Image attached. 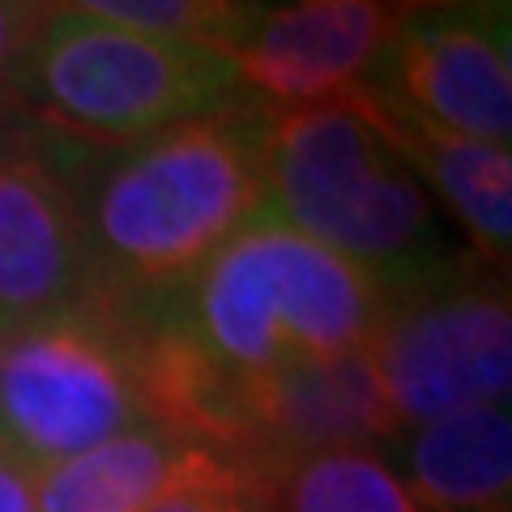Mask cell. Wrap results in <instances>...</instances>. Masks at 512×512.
<instances>
[{
  "mask_svg": "<svg viewBox=\"0 0 512 512\" xmlns=\"http://www.w3.org/2000/svg\"><path fill=\"white\" fill-rule=\"evenodd\" d=\"M35 474L39 470L0 448V512H35Z\"/></svg>",
  "mask_w": 512,
  "mask_h": 512,
  "instance_id": "18",
  "label": "cell"
},
{
  "mask_svg": "<svg viewBox=\"0 0 512 512\" xmlns=\"http://www.w3.org/2000/svg\"><path fill=\"white\" fill-rule=\"evenodd\" d=\"M94 295L73 180L30 146H0V329L64 316Z\"/></svg>",
  "mask_w": 512,
  "mask_h": 512,
  "instance_id": "9",
  "label": "cell"
},
{
  "mask_svg": "<svg viewBox=\"0 0 512 512\" xmlns=\"http://www.w3.org/2000/svg\"><path fill=\"white\" fill-rule=\"evenodd\" d=\"M256 244L286 355L367 350L384 312V286L367 269L269 218H256Z\"/></svg>",
  "mask_w": 512,
  "mask_h": 512,
  "instance_id": "11",
  "label": "cell"
},
{
  "mask_svg": "<svg viewBox=\"0 0 512 512\" xmlns=\"http://www.w3.org/2000/svg\"><path fill=\"white\" fill-rule=\"evenodd\" d=\"M47 0H0V116L13 107V82Z\"/></svg>",
  "mask_w": 512,
  "mask_h": 512,
  "instance_id": "17",
  "label": "cell"
},
{
  "mask_svg": "<svg viewBox=\"0 0 512 512\" xmlns=\"http://www.w3.org/2000/svg\"><path fill=\"white\" fill-rule=\"evenodd\" d=\"M0 333H5V329H0Z\"/></svg>",
  "mask_w": 512,
  "mask_h": 512,
  "instance_id": "20",
  "label": "cell"
},
{
  "mask_svg": "<svg viewBox=\"0 0 512 512\" xmlns=\"http://www.w3.org/2000/svg\"><path fill=\"white\" fill-rule=\"evenodd\" d=\"M192 448L154 427L120 431L69 461L35 474V512H146L163 495Z\"/></svg>",
  "mask_w": 512,
  "mask_h": 512,
  "instance_id": "13",
  "label": "cell"
},
{
  "mask_svg": "<svg viewBox=\"0 0 512 512\" xmlns=\"http://www.w3.org/2000/svg\"><path fill=\"white\" fill-rule=\"evenodd\" d=\"M367 269L384 291L453 269L423 180L376 133L359 90L265 111V214Z\"/></svg>",
  "mask_w": 512,
  "mask_h": 512,
  "instance_id": "2",
  "label": "cell"
},
{
  "mask_svg": "<svg viewBox=\"0 0 512 512\" xmlns=\"http://www.w3.org/2000/svg\"><path fill=\"white\" fill-rule=\"evenodd\" d=\"M52 5L107 26L137 30V35L205 43L218 47L222 56L248 35L261 13L256 0H52Z\"/></svg>",
  "mask_w": 512,
  "mask_h": 512,
  "instance_id": "15",
  "label": "cell"
},
{
  "mask_svg": "<svg viewBox=\"0 0 512 512\" xmlns=\"http://www.w3.org/2000/svg\"><path fill=\"white\" fill-rule=\"evenodd\" d=\"M359 103L376 133L402 154V163L427 180L466 227L483 265H508L512 244V154L508 146L448 133L419 111L397 103L384 86H359Z\"/></svg>",
  "mask_w": 512,
  "mask_h": 512,
  "instance_id": "10",
  "label": "cell"
},
{
  "mask_svg": "<svg viewBox=\"0 0 512 512\" xmlns=\"http://www.w3.org/2000/svg\"><path fill=\"white\" fill-rule=\"evenodd\" d=\"M397 103L448 133L508 146L512 60L508 13L423 9L397 26L376 77Z\"/></svg>",
  "mask_w": 512,
  "mask_h": 512,
  "instance_id": "8",
  "label": "cell"
},
{
  "mask_svg": "<svg viewBox=\"0 0 512 512\" xmlns=\"http://www.w3.org/2000/svg\"><path fill=\"white\" fill-rule=\"evenodd\" d=\"M235 423V470L325 448H372L406 427L367 350L291 355L256 376H239Z\"/></svg>",
  "mask_w": 512,
  "mask_h": 512,
  "instance_id": "7",
  "label": "cell"
},
{
  "mask_svg": "<svg viewBox=\"0 0 512 512\" xmlns=\"http://www.w3.org/2000/svg\"><path fill=\"white\" fill-rule=\"evenodd\" d=\"M86 150H133L167 128L252 103L218 47L137 35L47 0L13 82V107Z\"/></svg>",
  "mask_w": 512,
  "mask_h": 512,
  "instance_id": "3",
  "label": "cell"
},
{
  "mask_svg": "<svg viewBox=\"0 0 512 512\" xmlns=\"http://www.w3.org/2000/svg\"><path fill=\"white\" fill-rule=\"evenodd\" d=\"M406 18V0H278L227 60L256 107H308L372 86Z\"/></svg>",
  "mask_w": 512,
  "mask_h": 512,
  "instance_id": "6",
  "label": "cell"
},
{
  "mask_svg": "<svg viewBox=\"0 0 512 512\" xmlns=\"http://www.w3.org/2000/svg\"><path fill=\"white\" fill-rule=\"evenodd\" d=\"M410 13L423 9H474V13H508V0H406Z\"/></svg>",
  "mask_w": 512,
  "mask_h": 512,
  "instance_id": "19",
  "label": "cell"
},
{
  "mask_svg": "<svg viewBox=\"0 0 512 512\" xmlns=\"http://www.w3.org/2000/svg\"><path fill=\"white\" fill-rule=\"evenodd\" d=\"M406 483L431 512H512V423L504 406H466L419 427Z\"/></svg>",
  "mask_w": 512,
  "mask_h": 512,
  "instance_id": "12",
  "label": "cell"
},
{
  "mask_svg": "<svg viewBox=\"0 0 512 512\" xmlns=\"http://www.w3.org/2000/svg\"><path fill=\"white\" fill-rule=\"evenodd\" d=\"M252 512H431L376 448H325L239 470Z\"/></svg>",
  "mask_w": 512,
  "mask_h": 512,
  "instance_id": "14",
  "label": "cell"
},
{
  "mask_svg": "<svg viewBox=\"0 0 512 512\" xmlns=\"http://www.w3.org/2000/svg\"><path fill=\"white\" fill-rule=\"evenodd\" d=\"M73 201L94 295H180L265 214V107H227L120 150L73 188Z\"/></svg>",
  "mask_w": 512,
  "mask_h": 512,
  "instance_id": "1",
  "label": "cell"
},
{
  "mask_svg": "<svg viewBox=\"0 0 512 512\" xmlns=\"http://www.w3.org/2000/svg\"><path fill=\"white\" fill-rule=\"evenodd\" d=\"M402 423H431L466 406H495L512 384V316L504 282L444 269L419 286L384 291L367 342Z\"/></svg>",
  "mask_w": 512,
  "mask_h": 512,
  "instance_id": "5",
  "label": "cell"
},
{
  "mask_svg": "<svg viewBox=\"0 0 512 512\" xmlns=\"http://www.w3.org/2000/svg\"><path fill=\"white\" fill-rule=\"evenodd\" d=\"M146 512H252L244 478L210 448H192L180 478Z\"/></svg>",
  "mask_w": 512,
  "mask_h": 512,
  "instance_id": "16",
  "label": "cell"
},
{
  "mask_svg": "<svg viewBox=\"0 0 512 512\" xmlns=\"http://www.w3.org/2000/svg\"><path fill=\"white\" fill-rule=\"evenodd\" d=\"M146 427L120 303L82 308L0 333V448L47 470L120 431Z\"/></svg>",
  "mask_w": 512,
  "mask_h": 512,
  "instance_id": "4",
  "label": "cell"
}]
</instances>
